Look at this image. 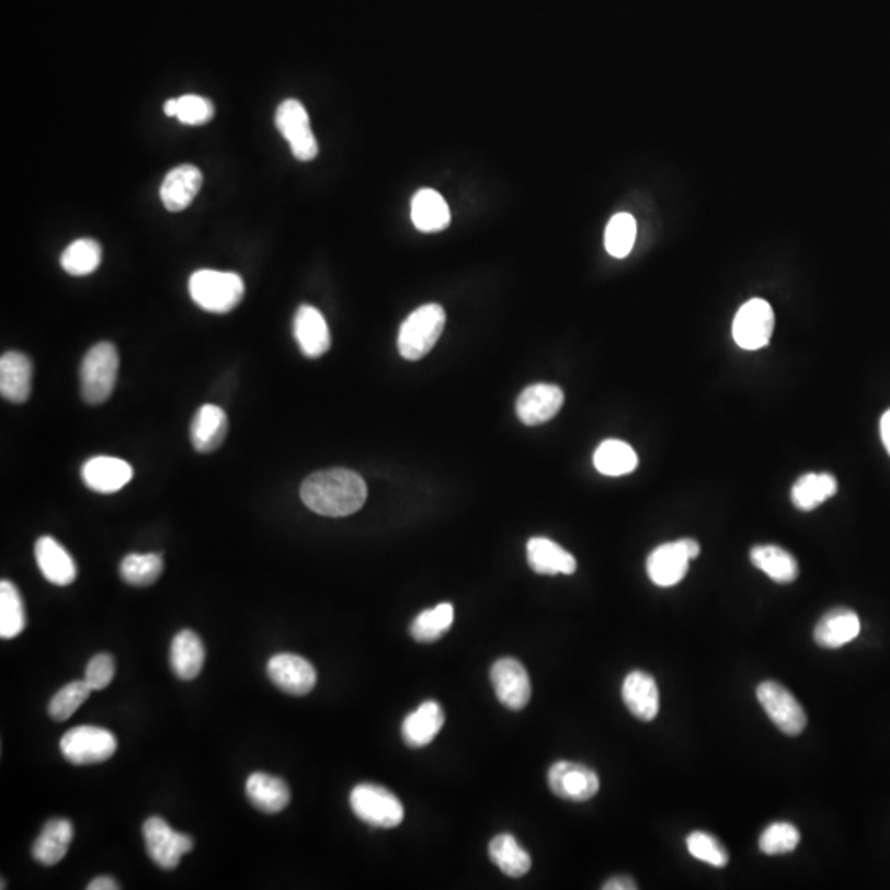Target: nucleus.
<instances>
[{
	"label": "nucleus",
	"mask_w": 890,
	"mask_h": 890,
	"mask_svg": "<svg viewBox=\"0 0 890 890\" xmlns=\"http://www.w3.org/2000/svg\"><path fill=\"white\" fill-rule=\"evenodd\" d=\"M119 372V353L110 342L96 343L81 362L80 385L84 402L103 404L113 395Z\"/></svg>",
	"instance_id": "7ed1b4c3"
},
{
	"label": "nucleus",
	"mask_w": 890,
	"mask_h": 890,
	"mask_svg": "<svg viewBox=\"0 0 890 890\" xmlns=\"http://www.w3.org/2000/svg\"><path fill=\"white\" fill-rule=\"evenodd\" d=\"M454 624L453 604H438L437 607L421 612L412 620L411 637L419 643H434L444 637Z\"/></svg>",
	"instance_id": "c9c22d12"
},
{
	"label": "nucleus",
	"mask_w": 890,
	"mask_h": 890,
	"mask_svg": "<svg viewBox=\"0 0 890 890\" xmlns=\"http://www.w3.org/2000/svg\"><path fill=\"white\" fill-rule=\"evenodd\" d=\"M445 327V310L438 304L415 309L399 329L398 349L409 362L421 360L434 349Z\"/></svg>",
	"instance_id": "20e7f679"
},
{
	"label": "nucleus",
	"mask_w": 890,
	"mask_h": 890,
	"mask_svg": "<svg viewBox=\"0 0 890 890\" xmlns=\"http://www.w3.org/2000/svg\"><path fill=\"white\" fill-rule=\"evenodd\" d=\"M621 698L628 711L640 721H653L660 711V692L653 676L648 673H628L621 686Z\"/></svg>",
	"instance_id": "4be33fe9"
},
{
	"label": "nucleus",
	"mask_w": 890,
	"mask_h": 890,
	"mask_svg": "<svg viewBox=\"0 0 890 890\" xmlns=\"http://www.w3.org/2000/svg\"><path fill=\"white\" fill-rule=\"evenodd\" d=\"M757 699L771 721L784 734L800 735L807 728V715L800 703L785 686L777 682L762 683L757 688Z\"/></svg>",
	"instance_id": "9b49d317"
},
{
	"label": "nucleus",
	"mask_w": 890,
	"mask_h": 890,
	"mask_svg": "<svg viewBox=\"0 0 890 890\" xmlns=\"http://www.w3.org/2000/svg\"><path fill=\"white\" fill-rule=\"evenodd\" d=\"M860 621L856 612L836 607L826 612L814 627V641L823 648H841L859 635Z\"/></svg>",
	"instance_id": "b1692460"
},
{
	"label": "nucleus",
	"mask_w": 890,
	"mask_h": 890,
	"mask_svg": "<svg viewBox=\"0 0 890 890\" xmlns=\"http://www.w3.org/2000/svg\"><path fill=\"white\" fill-rule=\"evenodd\" d=\"M411 218L422 233H437L450 225L449 205L435 190H419L412 198Z\"/></svg>",
	"instance_id": "cd10ccee"
},
{
	"label": "nucleus",
	"mask_w": 890,
	"mask_h": 890,
	"mask_svg": "<svg viewBox=\"0 0 890 890\" xmlns=\"http://www.w3.org/2000/svg\"><path fill=\"white\" fill-rule=\"evenodd\" d=\"M564 404V391L559 386L538 383L529 386L516 401V414L526 425L551 421Z\"/></svg>",
	"instance_id": "2eb2a0df"
},
{
	"label": "nucleus",
	"mask_w": 890,
	"mask_h": 890,
	"mask_svg": "<svg viewBox=\"0 0 890 890\" xmlns=\"http://www.w3.org/2000/svg\"><path fill=\"white\" fill-rule=\"evenodd\" d=\"M91 688L88 683L73 682L60 689L48 705V715L55 721L64 722L70 719L90 698Z\"/></svg>",
	"instance_id": "ea45409f"
},
{
	"label": "nucleus",
	"mask_w": 890,
	"mask_h": 890,
	"mask_svg": "<svg viewBox=\"0 0 890 890\" xmlns=\"http://www.w3.org/2000/svg\"><path fill=\"white\" fill-rule=\"evenodd\" d=\"M134 470L130 464L119 457L96 456L81 467V479L88 489L96 493L119 492L133 480Z\"/></svg>",
	"instance_id": "dca6fc26"
},
{
	"label": "nucleus",
	"mask_w": 890,
	"mask_h": 890,
	"mask_svg": "<svg viewBox=\"0 0 890 890\" xmlns=\"http://www.w3.org/2000/svg\"><path fill=\"white\" fill-rule=\"evenodd\" d=\"M836 492L837 480L831 473H805L791 489V503L800 512H813Z\"/></svg>",
	"instance_id": "c756f323"
},
{
	"label": "nucleus",
	"mask_w": 890,
	"mask_h": 890,
	"mask_svg": "<svg viewBox=\"0 0 890 890\" xmlns=\"http://www.w3.org/2000/svg\"><path fill=\"white\" fill-rule=\"evenodd\" d=\"M142 833L150 859L163 870L175 869L182 857L193 849L192 837L172 830L160 817H150L144 823Z\"/></svg>",
	"instance_id": "6e6552de"
},
{
	"label": "nucleus",
	"mask_w": 890,
	"mask_h": 890,
	"mask_svg": "<svg viewBox=\"0 0 890 890\" xmlns=\"http://www.w3.org/2000/svg\"><path fill=\"white\" fill-rule=\"evenodd\" d=\"M116 664L110 653H100L91 658L84 670V682L90 686L91 692H101L113 683Z\"/></svg>",
	"instance_id": "37998d69"
},
{
	"label": "nucleus",
	"mask_w": 890,
	"mask_h": 890,
	"mask_svg": "<svg viewBox=\"0 0 890 890\" xmlns=\"http://www.w3.org/2000/svg\"><path fill=\"white\" fill-rule=\"evenodd\" d=\"M75 837L73 823L67 818L48 821L32 846V856L44 866H55L67 856Z\"/></svg>",
	"instance_id": "a878e982"
},
{
	"label": "nucleus",
	"mask_w": 890,
	"mask_h": 890,
	"mask_svg": "<svg viewBox=\"0 0 890 890\" xmlns=\"http://www.w3.org/2000/svg\"><path fill=\"white\" fill-rule=\"evenodd\" d=\"M751 561L755 568L768 575L778 584H790L800 574L797 559L780 546L761 545L752 548Z\"/></svg>",
	"instance_id": "7c9ffc66"
},
{
	"label": "nucleus",
	"mask_w": 890,
	"mask_h": 890,
	"mask_svg": "<svg viewBox=\"0 0 890 890\" xmlns=\"http://www.w3.org/2000/svg\"><path fill=\"white\" fill-rule=\"evenodd\" d=\"M637 238V222L628 213L612 216L605 230V250L611 256L624 260L634 250Z\"/></svg>",
	"instance_id": "58836bf2"
},
{
	"label": "nucleus",
	"mask_w": 890,
	"mask_h": 890,
	"mask_svg": "<svg viewBox=\"0 0 890 890\" xmlns=\"http://www.w3.org/2000/svg\"><path fill=\"white\" fill-rule=\"evenodd\" d=\"M35 559H37L42 574L52 584L65 587V585L73 584L77 579V562L64 548V545L52 536H42L35 543Z\"/></svg>",
	"instance_id": "412c9836"
},
{
	"label": "nucleus",
	"mask_w": 890,
	"mask_h": 890,
	"mask_svg": "<svg viewBox=\"0 0 890 890\" xmlns=\"http://www.w3.org/2000/svg\"><path fill=\"white\" fill-rule=\"evenodd\" d=\"M294 336L307 358H320L332 345L326 317L316 307L300 306L294 317Z\"/></svg>",
	"instance_id": "f3484780"
},
{
	"label": "nucleus",
	"mask_w": 890,
	"mask_h": 890,
	"mask_svg": "<svg viewBox=\"0 0 890 890\" xmlns=\"http://www.w3.org/2000/svg\"><path fill=\"white\" fill-rule=\"evenodd\" d=\"M247 797L256 810L276 814L289 805L290 790L279 777L256 772L248 778Z\"/></svg>",
	"instance_id": "c85d7f7f"
},
{
	"label": "nucleus",
	"mask_w": 890,
	"mask_h": 890,
	"mask_svg": "<svg viewBox=\"0 0 890 890\" xmlns=\"http://www.w3.org/2000/svg\"><path fill=\"white\" fill-rule=\"evenodd\" d=\"M163 113L169 117H176L186 126H203L215 117V106L208 98L198 94L172 98L163 104Z\"/></svg>",
	"instance_id": "e433bc0d"
},
{
	"label": "nucleus",
	"mask_w": 890,
	"mask_h": 890,
	"mask_svg": "<svg viewBox=\"0 0 890 890\" xmlns=\"http://www.w3.org/2000/svg\"><path fill=\"white\" fill-rule=\"evenodd\" d=\"M189 293L199 309L228 313L243 300L247 287L240 274L199 270L190 276Z\"/></svg>",
	"instance_id": "f03ea898"
},
{
	"label": "nucleus",
	"mask_w": 890,
	"mask_h": 890,
	"mask_svg": "<svg viewBox=\"0 0 890 890\" xmlns=\"http://www.w3.org/2000/svg\"><path fill=\"white\" fill-rule=\"evenodd\" d=\"M489 854L492 863L510 877L525 876L532 867L529 854L509 833L499 834L490 841Z\"/></svg>",
	"instance_id": "473e14b6"
},
{
	"label": "nucleus",
	"mask_w": 890,
	"mask_h": 890,
	"mask_svg": "<svg viewBox=\"0 0 890 890\" xmlns=\"http://www.w3.org/2000/svg\"><path fill=\"white\" fill-rule=\"evenodd\" d=\"M103 248L96 240L81 238L73 241L61 254V267L70 276L83 277L93 274L101 266Z\"/></svg>",
	"instance_id": "f704fd0d"
},
{
	"label": "nucleus",
	"mask_w": 890,
	"mask_h": 890,
	"mask_svg": "<svg viewBox=\"0 0 890 890\" xmlns=\"http://www.w3.org/2000/svg\"><path fill=\"white\" fill-rule=\"evenodd\" d=\"M800 831L791 823H772L765 828L758 840V847L767 856H781L791 853L800 844Z\"/></svg>",
	"instance_id": "a19ab883"
},
{
	"label": "nucleus",
	"mask_w": 890,
	"mask_h": 890,
	"mask_svg": "<svg viewBox=\"0 0 890 890\" xmlns=\"http://www.w3.org/2000/svg\"><path fill=\"white\" fill-rule=\"evenodd\" d=\"M228 434V415L219 406L203 404L190 425V441L199 454L215 453Z\"/></svg>",
	"instance_id": "a211bd4d"
},
{
	"label": "nucleus",
	"mask_w": 890,
	"mask_h": 890,
	"mask_svg": "<svg viewBox=\"0 0 890 890\" xmlns=\"http://www.w3.org/2000/svg\"><path fill=\"white\" fill-rule=\"evenodd\" d=\"M444 722V709L437 701L422 703L402 721V739L409 748H425L441 732Z\"/></svg>",
	"instance_id": "393cba45"
},
{
	"label": "nucleus",
	"mask_w": 890,
	"mask_h": 890,
	"mask_svg": "<svg viewBox=\"0 0 890 890\" xmlns=\"http://www.w3.org/2000/svg\"><path fill=\"white\" fill-rule=\"evenodd\" d=\"M604 890H635L637 889V883L630 879V877H614V879L607 880L602 887Z\"/></svg>",
	"instance_id": "c03bdc74"
},
{
	"label": "nucleus",
	"mask_w": 890,
	"mask_h": 890,
	"mask_svg": "<svg viewBox=\"0 0 890 890\" xmlns=\"http://www.w3.org/2000/svg\"><path fill=\"white\" fill-rule=\"evenodd\" d=\"M205 657V644L195 631L182 630L173 638L170 647V666L176 678L183 682L195 680L202 672Z\"/></svg>",
	"instance_id": "bb28decb"
},
{
	"label": "nucleus",
	"mask_w": 890,
	"mask_h": 890,
	"mask_svg": "<svg viewBox=\"0 0 890 890\" xmlns=\"http://www.w3.org/2000/svg\"><path fill=\"white\" fill-rule=\"evenodd\" d=\"M117 739L107 729L78 726L61 738L60 751L73 765H93L110 761L116 754Z\"/></svg>",
	"instance_id": "0eeeda50"
},
{
	"label": "nucleus",
	"mask_w": 890,
	"mask_h": 890,
	"mask_svg": "<svg viewBox=\"0 0 890 890\" xmlns=\"http://www.w3.org/2000/svg\"><path fill=\"white\" fill-rule=\"evenodd\" d=\"M880 437H882L887 453L890 454V409L880 419Z\"/></svg>",
	"instance_id": "49530a36"
},
{
	"label": "nucleus",
	"mask_w": 890,
	"mask_h": 890,
	"mask_svg": "<svg viewBox=\"0 0 890 890\" xmlns=\"http://www.w3.org/2000/svg\"><path fill=\"white\" fill-rule=\"evenodd\" d=\"M548 785L556 797L582 803L597 795L601 780L592 768L574 762H556L548 772Z\"/></svg>",
	"instance_id": "f8f14e48"
},
{
	"label": "nucleus",
	"mask_w": 890,
	"mask_h": 890,
	"mask_svg": "<svg viewBox=\"0 0 890 890\" xmlns=\"http://www.w3.org/2000/svg\"><path fill=\"white\" fill-rule=\"evenodd\" d=\"M350 807L360 820L383 830L399 826L404 820L401 800L381 785H356L350 794Z\"/></svg>",
	"instance_id": "39448f33"
},
{
	"label": "nucleus",
	"mask_w": 890,
	"mask_h": 890,
	"mask_svg": "<svg viewBox=\"0 0 890 890\" xmlns=\"http://www.w3.org/2000/svg\"><path fill=\"white\" fill-rule=\"evenodd\" d=\"M529 568L541 575L574 574L578 561L571 552L549 538H532L526 546Z\"/></svg>",
	"instance_id": "5701e85b"
},
{
	"label": "nucleus",
	"mask_w": 890,
	"mask_h": 890,
	"mask_svg": "<svg viewBox=\"0 0 890 890\" xmlns=\"http://www.w3.org/2000/svg\"><path fill=\"white\" fill-rule=\"evenodd\" d=\"M774 327L775 316L771 304L764 299H752L735 313L732 335L742 350L755 352L771 343Z\"/></svg>",
	"instance_id": "1a4fd4ad"
},
{
	"label": "nucleus",
	"mask_w": 890,
	"mask_h": 890,
	"mask_svg": "<svg viewBox=\"0 0 890 890\" xmlns=\"http://www.w3.org/2000/svg\"><path fill=\"white\" fill-rule=\"evenodd\" d=\"M497 698L510 711H522L532 699V682L526 668L515 658L495 661L490 672Z\"/></svg>",
	"instance_id": "ddd939ff"
},
{
	"label": "nucleus",
	"mask_w": 890,
	"mask_h": 890,
	"mask_svg": "<svg viewBox=\"0 0 890 890\" xmlns=\"http://www.w3.org/2000/svg\"><path fill=\"white\" fill-rule=\"evenodd\" d=\"M686 846H688L689 854L693 857L709 864V866L718 867V869L728 866V851L712 834L705 833V831H693L686 837Z\"/></svg>",
	"instance_id": "79ce46f5"
},
{
	"label": "nucleus",
	"mask_w": 890,
	"mask_h": 890,
	"mask_svg": "<svg viewBox=\"0 0 890 890\" xmlns=\"http://www.w3.org/2000/svg\"><path fill=\"white\" fill-rule=\"evenodd\" d=\"M365 480L349 469H329L312 473L300 487V499L317 515L342 518L365 505Z\"/></svg>",
	"instance_id": "f257e3e1"
},
{
	"label": "nucleus",
	"mask_w": 890,
	"mask_h": 890,
	"mask_svg": "<svg viewBox=\"0 0 890 890\" xmlns=\"http://www.w3.org/2000/svg\"><path fill=\"white\" fill-rule=\"evenodd\" d=\"M163 571V559L160 555H127L121 562V578L134 587H147L157 582Z\"/></svg>",
	"instance_id": "4c0bfd02"
},
{
	"label": "nucleus",
	"mask_w": 890,
	"mask_h": 890,
	"mask_svg": "<svg viewBox=\"0 0 890 890\" xmlns=\"http://www.w3.org/2000/svg\"><path fill=\"white\" fill-rule=\"evenodd\" d=\"M25 624L27 617L21 591L11 581L0 582V637L4 640L19 637Z\"/></svg>",
	"instance_id": "72a5a7b5"
},
{
	"label": "nucleus",
	"mask_w": 890,
	"mask_h": 890,
	"mask_svg": "<svg viewBox=\"0 0 890 890\" xmlns=\"http://www.w3.org/2000/svg\"><path fill=\"white\" fill-rule=\"evenodd\" d=\"M203 173L198 167L183 163L167 173L160 185V199L169 212L176 213L189 208L202 189Z\"/></svg>",
	"instance_id": "6ab92c4d"
},
{
	"label": "nucleus",
	"mask_w": 890,
	"mask_h": 890,
	"mask_svg": "<svg viewBox=\"0 0 890 890\" xmlns=\"http://www.w3.org/2000/svg\"><path fill=\"white\" fill-rule=\"evenodd\" d=\"M594 466L602 476L621 477L634 472L638 466L637 453L627 442L611 438L598 445L594 454Z\"/></svg>",
	"instance_id": "2f4dec72"
},
{
	"label": "nucleus",
	"mask_w": 890,
	"mask_h": 890,
	"mask_svg": "<svg viewBox=\"0 0 890 890\" xmlns=\"http://www.w3.org/2000/svg\"><path fill=\"white\" fill-rule=\"evenodd\" d=\"M34 365L25 353L8 352L0 358V392L14 404H24L32 392Z\"/></svg>",
	"instance_id": "aec40b11"
},
{
	"label": "nucleus",
	"mask_w": 890,
	"mask_h": 890,
	"mask_svg": "<svg viewBox=\"0 0 890 890\" xmlns=\"http://www.w3.org/2000/svg\"><path fill=\"white\" fill-rule=\"evenodd\" d=\"M267 676L271 682L293 696H306L316 688L317 672L306 658L294 653H279L267 663Z\"/></svg>",
	"instance_id": "4468645a"
},
{
	"label": "nucleus",
	"mask_w": 890,
	"mask_h": 890,
	"mask_svg": "<svg viewBox=\"0 0 890 890\" xmlns=\"http://www.w3.org/2000/svg\"><path fill=\"white\" fill-rule=\"evenodd\" d=\"M276 127L289 142L293 156L300 162H310L319 153V144L310 127L309 114L297 100H286L276 111Z\"/></svg>",
	"instance_id": "9d476101"
},
{
	"label": "nucleus",
	"mask_w": 890,
	"mask_h": 890,
	"mask_svg": "<svg viewBox=\"0 0 890 890\" xmlns=\"http://www.w3.org/2000/svg\"><path fill=\"white\" fill-rule=\"evenodd\" d=\"M90 890H117L119 886H117L116 880L113 877L101 876L96 877V879L91 880L90 886H88Z\"/></svg>",
	"instance_id": "a18cd8bd"
},
{
	"label": "nucleus",
	"mask_w": 890,
	"mask_h": 890,
	"mask_svg": "<svg viewBox=\"0 0 890 890\" xmlns=\"http://www.w3.org/2000/svg\"><path fill=\"white\" fill-rule=\"evenodd\" d=\"M699 552H701V546L692 538L664 543L648 556V578L660 587H673L686 578L689 561L698 558Z\"/></svg>",
	"instance_id": "423d86ee"
}]
</instances>
